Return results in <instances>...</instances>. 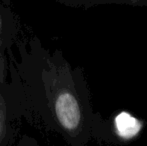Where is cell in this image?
<instances>
[{"label": "cell", "mask_w": 147, "mask_h": 146, "mask_svg": "<svg viewBox=\"0 0 147 146\" xmlns=\"http://www.w3.org/2000/svg\"><path fill=\"white\" fill-rule=\"evenodd\" d=\"M52 104L59 128L77 145H84L91 138L93 110L85 80L79 71L61 65Z\"/></svg>", "instance_id": "cell-1"}, {"label": "cell", "mask_w": 147, "mask_h": 146, "mask_svg": "<svg viewBox=\"0 0 147 146\" xmlns=\"http://www.w3.org/2000/svg\"><path fill=\"white\" fill-rule=\"evenodd\" d=\"M145 121L127 110H118L104 118L94 113L91 124V138L99 143L123 146L139 138Z\"/></svg>", "instance_id": "cell-2"}, {"label": "cell", "mask_w": 147, "mask_h": 146, "mask_svg": "<svg viewBox=\"0 0 147 146\" xmlns=\"http://www.w3.org/2000/svg\"><path fill=\"white\" fill-rule=\"evenodd\" d=\"M59 1L68 4L70 6L84 8H89L96 5H103V4H112V0H59Z\"/></svg>", "instance_id": "cell-3"}, {"label": "cell", "mask_w": 147, "mask_h": 146, "mask_svg": "<svg viewBox=\"0 0 147 146\" xmlns=\"http://www.w3.org/2000/svg\"><path fill=\"white\" fill-rule=\"evenodd\" d=\"M6 106L3 97L0 95V141L3 139L6 132Z\"/></svg>", "instance_id": "cell-4"}, {"label": "cell", "mask_w": 147, "mask_h": 146, "mask_svg": "<svg viewBox=\"0 0 147 146\" xmlns=\"http://www.w3.org/2000/svg\"><path fill=\"white\" fill-rule=\"evenodd\" d=\"M112 4L143 7V6H147V0H112Z\"/></svg>", "instance_id": "cell-5"}, {"label": "cell", "mask_w": 147, "mask_h": 146, "mask_svg": "<svg viewBox=\"0 0 147 146\" xmlns=\"http://www.w3.org/2000/svg\"><path fill=\"white\" fill-rule=\"evenodd\" d=\"M2 79V65H1V58H0V81Z\"/></svg>", "instance_id": "cell-6"}, {"label": "cell", "mask_w": 147, "mask_h": 146, "mask_svg": "<svg viewBox=\"0 0 147 146\" xmlns=\"http://www.w3.org/2000/svg\"><path fill=\"white\" fill-rule=\"evenodd\" d=\"M0 28H1V22H0Z\"/></svg>", "instance_id": "cell-7"}]
</instances>
